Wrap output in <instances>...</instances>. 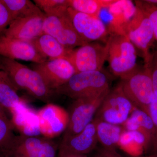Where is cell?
Instances as JSON below:
<instances>
[{
    "label": "cell",
    "instance_id": "4316f807",
    "mask_svg": "<svg viewBox=\"0 0 157 157\" xmlns=\"http://www.w3.org/2000/svg\"><path fill=\"white\" fill-rule=\"evenodd\" d=\"M135 5L138 6L146 14L151 21L155 40L157 42V7L146 2L145 1H135Z\"/></svg>",
    "mask_w": 157,
    "mask_h": 157
},
{
    "label": "cell",
    "instance_id": "e575fe53",
    "mask_svg": "<svg viewBox=\"0 0 157 157\" xmlns=\"http://www.w3.org/2000/svg\"><path fill=\"white\" fill-rule=\"evenodd\" d=\"M145 1L146 2L157 7V0H146Z\"/></svg>",
    "mask_w": 157,
    "mask_h": 157
},
{
    "label": "cell",
    "instance_id": "836d02e7",
    "mask_svg": "<svg viewBox=\"0 0 157 157\" xmlns=\"http://www.w3.org/2000/svg\"><path fill=\"white\" fill-rule=\"evenodd\" d=\"M131 157H157V154H150L147 155H139Z\"/></svg>",
    "mask_w": 157,
    "mask_h": 157
},
{
    "label": "cell",
    "instance_id": "74e56055",
    "mask_svg": "<svg viewBox=\"0 0 157 157\" xmlns=\"http://www.w3.org/2000/svg\"><path fill=\"white\" fill-rule=\"evenodd\" d=\"M154 55L157 57V51L156 52H155V53H154Z\"/></svg>",
    "mask_w": 157,
    "mask_h": 157
},
{
    "label": "cell",
    "instance_id": "5bb4252c",
    "mask_svg": "<svg viewBox=\"0 0 157 157\" xmlns=\"http://www.w3.org/2000/svg\"><path fill=\"white\" fill-rule=\"evenodd\" d=\"M0 56L40 63L47 60L28 41L0 35Z\"/></svg>",
    "mask_w": 157,
    "mask_h": 157
},
{
    "label": "cell",
    "instance_id": "ffe728a7",
    "mask_svg": "<svg viewBox=\"0 0 157 157\" xmlns=\"http://www.w3.org/2000/svg\"><path fill=\"white\" fill-rule=\"evenodd\" d=\"M123 124L128 132L140 131L144 133L148 139L150 149L154 134V126L149 114L135 107Z\"/></svg>",
    "mask_w": 157,
    "mask_h": 157
},
{
    "label": "cell",
    "instance_id": "2e32d148",
    "mask_svg": "<svg viewBox=\"0 0 157 157\" xmlns=\"http://www.w3.org/2000/svg\"><path fill=\"white\" fill-rule=\"evenodd\" d=\"M98 142L95 123L93 119L78 134L63 136L59 147L75 153L86 155L94 150Z\"/></svg>",
    "mask_w": 157,
    "mask_h": 157
},
{
    "label": "cell",
    "instance_id": "8992f818",
    "mask_svg": "<svg viewBox=\"0 0 157 157\" xmlns=\"http://www.w3.org/2000/svg\"><path fill=\"white\" fill-rule=\"evenodd\" d=\"M135 108L124 94L119 83L109 90L94 118L120 125L126 121Z\"/></svg>",
    "mask_w": 157,
    "mask_h": 157
},
{
    "label": "cell",
    "instance_id": "9c48e42d",
    "mask_svg": "<svg viewBox=\"0 0 157 157\" xmlns=\"http://www.w3.org/2000/svg\"><path fill=\"white\" fill-rule=\"evenodd\" d=\"M43 31L68 49H74L87 44L76 32L67 10L57 15H45Z\"/></svg>",
    "mask_w": 157,
    "mask_h": 157
},
{
    "label": "cell",
    "instance_id": "30bf717a",
    "mask_svg": "<svg viewBox=\"0 0 157 157\" xmlns=\"http://www.w3.org/2000/svg\"><path fill=\"white\" fill-rule=\"evenodd\" d=\"M59 148L52 139L21 135L16 136L9 152L12 157H56Z\"/></svg>",
    "mask_w": 157,
    "mask_h": 157
},
{
    "label": "cell",
    "instance_id": "9a60e30c",
    "mask_svg": "<svg viewBox=\"0 0 157 157\" xmlns=\"http://www.w3.org/2000/svg\"><path fill=\"white\" fill-rule=\"evenodd\" d=\"M45 15H33L13 20L3 35L10 38L30 41L44 33Z\"/></svg>",
    "mask_w": 157,
    "mask_h": 157
},
{
    "label": "cell",
    "instance_id": "cb8c5ba5",
    "mask_svg": "<svg viewBox=\"0 0 157 157\" xmlns=\"http://www.w3.org/2000/svg\"><path fill=\"white\" fill-rule=\"evenodd\" d=\"M69 7L78 12L99 17L103 9H108L115 0H68Z\"/></svg>",
    "mask_w": 157,
    "mask_h": 157
},
{
    "label": "cell",
    "instance_id": "4fadbf2b",
    "mask_svg": "<svg viewBox=\"0 0 157 157\" xmlns=\"http://www.w3.org/2000/svg\"><path fill=\"white\" fill-rule=\"evenodd\" d=\"M67 11L75 29L86 43L106 39L108 29L100 17L78 12L68 7Z\"/></svg>",
    "mask_w": 157,
    "mask_h": 157
},
{
    "label": "cell",
    "instance_id": "7c38bea8",
    "mask_svg": "<svg viewBox=\"0 0 157 157\" xmlns=\"http://www.w3.org/2000/svg\"><path fill=\"white\" fill-rule=\"evenodd\" d=\"M39 130L43 137L52 139L65 132L69 115L63 107L49 103L37 111Z\"/></svg>",
    "mask_w": 157,
    "mask_h": 157
},
{
    "label": "cell",
    "instance_id": "6da1fadb",
    "mask_svg": "<svg viewBox=\"0 0 157 157\" xmlns=\"http://www.w3.org/2000/svg\"><path fill=\"white\" fill-rule=\"evenodd\" d=\"M0 70L8 75L17 90H23L44 102H49L53 91L39 73L15 60L0 56Z\"/></svg>",
    "mask_w": 157,
    "mask_h": 157
},
{
    "label": "cell",
    "instance_id": "7a4b0ae2",
    "mask_svg": "<svg viewBox=\"0 0 157 157\" xmlns=\"http://www.w3.org/2000/svg\"><path fill=\"white\" fill-rule=\"evenodd\" d=\"M110 78L103 70L76 73L55 93L73 100L101 94L110 90Z\"/></svg>",
    "mask_w": 157,
    "mask_h": 157
},
{
    "label": "cell",
    "instance_id": "7402d4cb",
    "mask_svg": "<svg viewBox=\"0 0 157 157\" xmlns=\"http://www.w3.org/2000/svg\"><path fill=\"white\" fill-rule=\"evenodd\" d=\"M13 18L29 17L33 15H45L39 7L29 0H1Z\"/></svg>",
    "mask_w": 157,
    "mask_h": 157
},
{
    "label": "cell",
    "instance_id": "8d00e7d4",
    "mask_svg": "<svg viewBox=\"0 0 157 157\" xmlns=\"http://www.w3.org/2000/svg\"><path fill=\"white\" fill-rule=\"evenodd\" d=\"M94 157H104L101 154H100L99 153H98V154L96 155Z\"/></svg>",
    "mask_w": 157,
    "mask_h": 157
},
{
    "label": "cell",
    "instance_id": "f546056e",
    "mask_svg": "<svg viewBox=\"0 0 157 157\" xmlns=\"http://www.w3.org/2000/svg\"><path fill=\"white\" fill-rule=\"evenodd\" d=\"M151 77L154 94L157 97V57L154 54L151 64Z\"/></svg>",
    "mask_w": 157,
    "mask_h": 157
},
{
    "label": "cell",
    "instance_id": "52a82bcc",
    "mask_svg": "<svg viewBox=\"0 0 157 157\" xmlns=\"http://www.w3.org/2000/svg\"><path fill=\"white\" fill-rule=\"evenodd\" d=\"M110 90L98 95L74 100L67 111L69 122L63 136L78 134L92 122Z\"/></svg>",
    "mask_w": 157,
    "mask_h": 157
},
{
    "label": "cell",
    "instance_id": "d6986e66",
    "mask_svg": "<svg viewBox=\"0 0 157 157\" xmlns=\"http://www.w3.org/2000/svg\"><path fill=\"white\" fill-rule=\"evenodd\" d=\"M29 42L41 56L46 59L48 58V60L65 58L71 50L66 48L56 39L47 34H42Z\"/></svg>",
    "mask_w": 157,
    "mask_h": 157
},
{
    "label": "cell",
    "instance_id": "8fae6325",
    "mask_svg": "<svg viewBox=\"0 0 157 157\" xmlns=\"http://www.w3.org/2000/svg\"><path fill=\"white\" fill-rule=\"evenodd\" d=\"M33 70L40 74L48 88L55 91L63 85L76 73L73 65L65 58L48 60L34 63Z\"/></svg>",
    "mask_w": 157,
    "mask_h": 157
},
{
    "label": "cell",
    "instance_id": "ac0fdd59",
    "mask_svg": "<svg viewBox=\"0 0 157 157\" xmlns=\"http://www.w3.org/2000/svg\"><path fill=\"white\" fill-rule=\"evenodd\" d=\"M10 111L12 113V123L21 135L26 136L41 135L37 112L29 107L24 100Z\"/></svg>",
    "mask_w": 157,
    "mask_h": 157
},
{
    "label": "cell",
    "instance_id": "83f0119b",
    "mask_svg": "<svg viewBox=\"0 0 157 157\" xmlns=\"http://www.w3.org/2000/svg\"><path fill=\"white\" fill-rule=\"evenodd\" d=\"M149 114L154 126V134L150 148L152 151L151 154H157V97L155 94L150 105Z\"/></svg>",
    "mask_w": 157,
    "mask_h": 157
},
{
    "label": "cell",
    "instance_id": "3957f363",
    "mask_svg": "<svg viewBox=\"0 0 157 157\" xmlns=\"http://www.w3.org/2000/svg\"><path fill=\"white\" fill-rule=\"evenodd\" d=\"M106 43L108 48L107 61L115 76L122 79L137 70L136 48L127 37L110 34Z\"/></svg>",
    "mask_w": 157,
    "mask_h": 157
},
{
    "label": "cell",
    "instance_id": "4dcf8cb0",
    "mask_svg": "<svg viewBox=\"0 0 157 157\" xmlns=\"http://www.w3.org/2000/svg\"><path fill=\"white\" fill-rule=\"evenodd\" d=\"M99 153L104 157H124L118 152L115 148L103 147L99 150Z\"/></svg>",
    "mask_w": 157,
    "mask_h": 157
},
{
    "label": "cell",
    "instance_id": "e0dca14e",
    "mask_svg": "<svg viewBox=\"0 0 157 157\" xmlns=\"http://www.w3.org/2000/svg\"><path fill=\"white\" fill-rule=\"evenodd\" d=\"M107 9L111 17L107 28L109 35L125 36V29L135 15L137 6L130 0H115Z\"/></svg>",
    "mask_w": 157,
    "mask_h": 157
},
{
    "label": "cell",
    "instance_id": "1f68e13d",
    "mask_svg": "<svg viewBox=\"0 0 157 157\" xmlns=\"http://www.w3.org/2000/svg\"><path fill=\"white\" fill-rule=\"evenodd\" d=\"M58 156V157H87L86 155L75 153L60 147H59Z\"/></svg>",
    "mask_w": 157,
    "mask_h": 157
},
{
    "label": "cell",
    "instance_id": "5b68a950",
    "mask_svg": "<svg viewBox=\"0 0 157 157\" xmlns=\"http://www.w3.org/2000/svg\"><path fill=\"white\" fill-rule=\"evenodd\" d=\"M125 29V35L135 47L142 52L145 65L151 64L153 55L150 48L155 40L153 29L150 20L139 7Z\"/></svg>",
    "mask_w": 157,
    "mask_h": 157
},
{
    "label": "cell",
    "instance_id": "ba28073f",
    "mask_svg": "<svg viewBox=\"0 0 157 157\" xmlns=\"http://www.w3.org/2000/svg\"><path fill=\"white\" fill-rule=\"evenodd\" d=\"M108 48L107 43L90 42L71 49L65 59L73 65L76 73L101 71L107 61Z\"/></svg>",
    "mask_w": 157,
    "mask_h": 157
},
{
    "label": "cell",
    "instance_id": "f1b7e54d",
    "mask_svg": "<svg viewBox=\"0 0 157 157\" xmlns=\"http://www.w3.org/2000/svg\"><path fill=\"white\" fill-rule=\"evenodd\" d=\"M13 21V18L9 10L0 0V35L4 32Z\"/></svg>",
    "mask_w": 157,
    "mask_h": 157
},
{
    "label": "cell",
    "instance_id": "d590c367",
    "mask_svg": "<svg viewBox=\"0 0 157 157\" xmlns=\"http://www.w3.org/2000/svg\"><path fill=\"white\" fill-rule=\"evenodd\" d=\"M5 112L4 110V108L3 107V106L0 104V116L3 115V114H5Z\"/></svg>",
    "mask_w": 157,
    "mask_h": 157
},
{
    "label": "cell",
    "instance_id": "484cf974",
    "mask_svg": "<svg viewBox=\"0 0 157 157\" xmlns=\"http://www.w3.org/2000/svg\"><path fill=\"white\" fill-rule=\"evenodd\" d=\"M34 2L45 15L62 14L69 7L68 0H34Z\"/></svg>",
    "mask_w": 157,
    "mask_h": 157
},
{
    "label": "cell",
    "instance_id": "d4e9b609",
    "mask_svg": "<svg viewBox=\"0 0 157 157\" xmlns=\"http://www.w3.org/2000/svg\"><path fill=\"white\" fill-rule=\"evenodd\" d=\"M14 127L6 113L0 116V151H9L12 148L16 135Z\"/></svg>",
    "mask_w": 157,
    "mask_h": 157
},
{
    "label": "cell",
    "instance_id": "d6a6232c",
    "mask_svg": "<svg viewBox=\"0 0 157 157\" xmlns=\"http://www.w3.org/2000/svg\"><path fill=\"white\" fill-rule=\"evenodd\" d=\"M0 157H12L8 151H0Z\"/></svg>",
    "mask_w": 157,
    "mask_h": 157
},
{
    "label": "cell",
    "instance_id": "277c9868",
    "mask_svg": "<svg viewBox=\"0 0 157 157\" xmlns=\"http://www.w3.org/2000/svg\"><path fill=\"white\" fill-rule=\"evenodd\" d=\"M121 79L120 83L128 99L135 107L149 114L150 105L154 94L152 84L151 65H144L143 70L137 69Z\"/></svg>",
    "mask_w": 157,
    "mask_h": 157
},
{
    "label": "cell",
    "instance_id": "44dd1931",
    "mask_svg": "<svg viewBox=\"0 0 157 157\" xmlns=\"http://www.w3.org/2000/svg\"><path fill=\"white\" fill-rule=\"evenodd\" d=\"M98 142L105 148H115L121 140L123 130L120 125L94 118Z\"/></svg>",
    "mask_w": 157,
    "mask_h": 157
},
{
    "label": "cell",
    "instance_id": "603a6c76",
    "mask_svg": "<svg viewBox=\"0 0 157 157\" xmlns=\"http://www.w3.org/2000/svg\"><path fill=\"white\" fill-rule=\"evenodd\" d=\"M17 90L8 75L0 70V104L4 108L10 111L23 101L17 94Z\"/></svg>",
    "mask_w": 157,
    "mask_h": 157
}]
</instances>
